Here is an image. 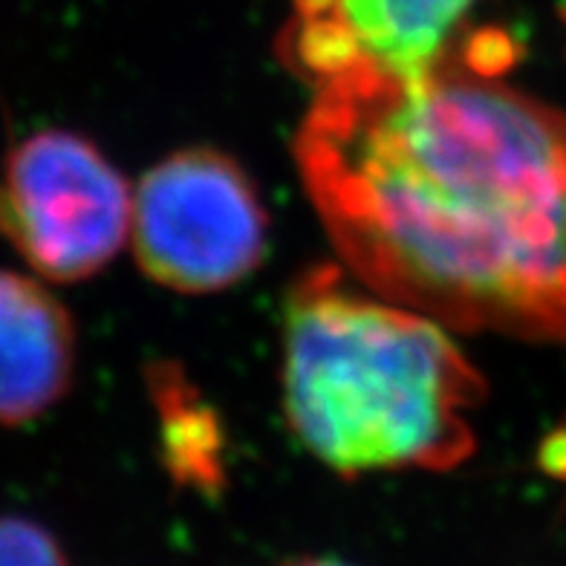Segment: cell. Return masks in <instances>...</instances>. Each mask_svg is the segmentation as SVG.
Returning a JSON list of instances; mask_svg holds the SVG:
<instances>
[{
	"label": "cell",
	"instance_id": "obj_1",
	"mask_svg": "<svg viewBox=\"0 0 566 566\" xmlns=\"http://www.w3.org/2000/svg\"><path fill=\"white\" fill-rule=\"evenodd\" d=\"M295 159L367 290L448 327L566 338V116L478 46L318 87Z\"/></svg>",
	"mask_w": 566,
	"mask_h": 566
},
{
	"label": "cell",
	"instance_id": "obj_2",
	"mask_svg": "<svg viewBox=\"0 0 566 566\" xmlns=\"http://www.w3.org/2000/svg\"><path fill=\"white\" fill-rule=\"evenodd\" d=\"M283 402L333 471H446L471 457L483 381L440 321L318 269L286 304Z\"/></svg>",
	"mask_w": 566,
	"mask_h": 566
},
{
	"label": "cell",
	"instance_id": "obj_3",
	"mask_svg": "<svg viewBox=\"0 0 566 566\" xmlns=\"http://www.w3.org/2000/svg\"><path fill=\"white\" fill-rule=\"evenodd\" d=\"M134 195L90 139L38 130L0 168V238L55 283L93 277L130 238Z\"/></svg>",
	"mask_w": 566,
	"mask_h": 566
},
{
	"label": "cell",
	"instance_id": "obj_4",
	"mask_svg": "<svg viewBox=\"0 0 566 566\" xmlns=\"http://www.w3.org/2000/svg\"><path fill=\"white\" fill-rule=\"evenodd\" d=\"M130 240L145 275L179 292H217L266 252V209L234 159L188 148L154 165L134 195Z\"/></svg>",
	"mask_w": 566,
	"mask_h": 566
},
{
	"label": "cell",
	"instance_id": "obj_5",
	"mask_svg": "<svg viewBox=\"0 0 566 566\" xmlns=\"http://www.w3.org/2000/svg\"><path fill=\"white\" fill-rule=\"evenodd\" d=\"M480 0H292L283 53L313 90L413 75L454 53Z\"/></svg>",
	"mask_w": 566,
	"mask_h": 566
},
{
	"label": "cell",
	"instance_id": "obj_6",
	"mask_svg": "<svg viewBox=\"0 0 566 566\" xmlns=\"http://www.w3.org/2000/svg\"><path fill=\"white\" fill-rule=\"evenodd\" d=\"M75 327L38 277L0 269V424L41 419L70 390Z\"/></svg>",
	"mask_w": 566,
	"mask_h": 566
},
{
	"label": "cell",
	"instance_id": "obj_7",
	"mask_svg": "<svg viewBox=\"0 0 566 566\" xmlns=\"http://www.w3.org/2000/svg\"><path fill=\"white\" fill-rule=\"evenodd\" d=\"M0 566H67V555L44 526L27 517H0Z\"/></svg>",
	"mask_w": 566,
	"mask_h": 566
},
{
	"label": "cell",
	"instance_id": "obj_8",
	"mask_svg": "<svg viewBox=\"0 0 566 566\" xmlns=\"http://www.w3.org/2000/svg\"><path fill=\"white\" fill-rule=\"evenodd\" d=\"M281 566H347L336 558H298V560H286Z\"/></svg>",
	"mask_w": 566,
	"mask_h": 566
}]
</instances>
